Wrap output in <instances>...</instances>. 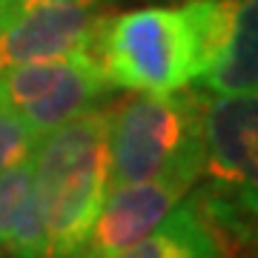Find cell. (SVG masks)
Instances as JSON below:
<instances>
[{
  "mask_svg": "<svg viewBox=\"0 0 258 258\" xmlns=\"http://www.w3.org/2000/svg\"><path fill=\"white\" fill-rule=\"evenodd\" d=\"M230 32L224 0H186L101 18L95 57L109 86L166 95L198 83L221 57Z\"/></svg>",
  "mask_w": 258,
  "mask_h": 258,
  "instance_id": "6da1fadb",
  "label": "cell"
},
{
  "mask_svg": "<svg viewBox=\"0 0 258 258\" xmlns=\"http://www.w3.org/2000/svg\"><path fill=\"white\" fill-rule=\"evenodd\" d=\"M32 166L46 258H75L109 192V112L95 106L37 138Z\"/></svg>",
  "mask_w": 258,
  "mask_h": 258,
  "instance_id": "7a4b0ae2",
  "label": "cell"
},
{
  "mask_svg": "<svg viewBox=\"0 0 258 258\" xmlns=\"http://www.w3.org/2000/svg\"><path fill=\"white\" fill-rule=\"evenodd\" d=\"M201 92H132L109 112V189L169 172L201 175Z\"/></svg>",
  "mask_w": 258,
  "mask_h": 258,
  "instance_id": "3957f363",
  "label": "cell"
},
{
  "mask_svg": "<svg viewBox=\"0 0 258 258\" xmlns=\"http://www.w3.org/2000/svg\"><path fill=\"white\" fill-rule=\"evenodd\" d=\"M106 89L109 81L95 52L0 69V103L18 112L37 138L95 109L106 98Z\"/></svg>",
  "mask_w": 258,
  "mask_h": 258,
  "instance_id": "277c9868",
  "label": "cell"
},
{
  "mask_svg": "<svg viewBox=\"0 0 258 258\" xmlns=\"http://www.w3.org/2000/svg\"><path fill=\"white\" fill-rule=\"evenodd\" d=\"M198 92L201 175L218 192H258V92Z\"/></svg>",
  "mask_w": 258,
  "mask_h": 258,
  "instance_id": "5b68a950",
  "label": "cell"
},
{
  "mask_svg": "<svg viewBox=\"0 0 258 258\" xmlns=\"http://www.w3.org/2000/svg\"><path fill=\"white\" fill-rule=\"evenodd\" d=\"M98 26L95 6L0 0V69L95 52Z\"/></svg>",
  "mask_w": 258,
  "mask_h": 258,
  "instance_id": "8992f818",
  "label": "cell"
},
{
  "mask_svg": "<svg viewBox=\"0 0 258 258\" xmlns=\"http://www.w3.org/2000/svg\"><path fill=\"white\" fill-rule=\"evenodd\" d=\"M46 224L32 158L0 172V258H46Z\"/></svg>",
  "mask_w": 258,
  "mask_h": 258,
  "instance_id": "52a82bcc",
  "label": "cell"
},
{
  "mask_svg": "<svg viewBox=\"0 0 258 258\" xmlns=\"http://www.w3.org/2000/svg\"><path fill=\"white\" fill-rule=\"evenodd\" d=\"M230 32L221 57L195 83L212 95L258 92V0H224Z\"/></svg>",
  "mask_w": 258,
  "mask_h": 258,
  "instance_id": "ba28073f",
  "label": "cell"
},
{
  "mask_svg": "<svg viewBox=\"0 0 258 258\" xmlns=\"http://www.w3.org/2000/svg\"><path fill=\"white\" fill-rule=\"evenodd\" d=\"M118 258H224V244L201 204L192 198L178 204L155 230Z\"/></svg>",
  "mask_w": 258,
  "mask_h": 258,
  "instance_id": "9c48e42d",
  "label": "cell"
},
{
  "mask_svg": "<svg viewBox=\"0 0 258 258\" xmlns=\"http://www.w3.org/2000/svg\"><path fill=\"white\" fill-rule=\"evenodd\" d=\"M195 201L218 235L232 238L247 258H258V192H218L204 186Z\"/></svg>",
  "mask_w": 258,
  "mask_h": 258,
  "instance_id": "30bf717a",
  "label": "cell"
},
{
  "mask_svg": "<svg viewBox=\"0 0 258 258\" xmlns=\"http://www.w3.org/2000/svg\"><path fill=\"white\" fill-rule=\"evenodd\" d=\"M37 147V135L23 123L18 112L0 103V172H6L20 161H29Z\"/></svg>",
  "mask_w": 258,
  "mask_h": 258,
  "instance_id": "8fae6325",
  "label": "cell"
},
{
  "mask_svg": "<svg viewBox=\"0 0 258 258\" xmlns=\"http://www.w3.org/2000/svg\"><path fill=\"white\" fill-rule=\"evenodd\" d=\"M40 3H75V6H98L101 0H40Z\"/></svg>",
  "mask_w": 258,
  "mask_h": 258,
  "instance_id": "7c38bea8",
  "label": "cell"
}]
</instances>
